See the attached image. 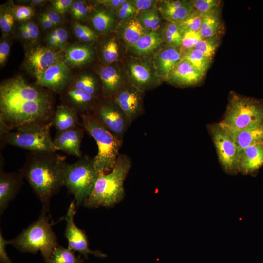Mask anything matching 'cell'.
Instances as JSON below:
<instances>
[{"label":"cell","mask_w":263,"mask_h":263,"mask_svg":"<svg viewBox=\"0 0 263 263\" xmlns=\"http://www.w3.org/2000/svg\"><path fill=\"white\" fill-rule=\"evenodd\" d=\"M52 110L50 94L21 77L7 80L0 85V117L11 130L28 123L46 122Z\"/></svg>","instance_id":"6da1fadb"},{"label":"cell","mask_w":263,"mask_h":263,"mask_svg":"<svg viewBox=\"0 0 263 263\" xmlns=\"http://www.w3.org/2000/svg\"><path fill=\"white\" fill-rule=\"evenodd\" d=\"M66 157L56 152H31L20 173L28 182L47 212L51 197L64 186Z\"/></svg>","instance_id":"7a4b0ae2"},{"label":"cell","mask_w":263,"mask_h":263,"mask_svg":"<svg viewBox=\"0 0 263 263\" xmlns=\"http://www.w3.org/2000/svg\"><path fill=\"white\" fill-rule=\"evenodd\" d=\"M131 166V159L125 154H119L110 173L98 174L91 193L83 203L84 206L108 207L120 201L125 193L124 182Z\"/></svg>","instance_id":"3957f363"},{"label":"cell","mask_w":263,"mask_h":263,"mask_svg":"<svg viewBox=\"0 0 263 263\" xmlns=\"http://www.w3.org/2000/svg\"><path fill=\"white\" fill-rule=\"evenodd\" d=\"M46 213L42 211L37 221L9 241V244L21 252L35 254L40 251L45 263L49 260L54 248L59 245Z\"/></svg>","instance_id":"277c9868"},{"label":"cell","mask_w":263,"mask_h":263,"mask_svg":"<svg viewBox=\"0 0 263 263\" xmlns=\"http://www.w3.org/2000/svg\"><path fill=\"white\" fill-rule=\"evenodd\" d=\"M83 128L95 141L98 151L94 158L98 174L112 169L119 155L123 141L109 131L90 112L81 114Z\"/></svg>","instance_id":"5b68a950"},{"label":"cell","mask_w":263,"mask_h":263,"mask_svg":"<svg viewBox=\"0 0 263 263\" xmlns=\"http://www.w3.org/2000/svg\"><path fill=\"white\" fill-rule=\"evenodd\" d=\"M263 121V101L230 91L228 103L219 123L230 130H240Z\"/></svg>","instance_id":"8992f818"},{"label":"cell","mask_w":263,"mask_h":263,"mask_svg":"<svg viewBox=\"0 0 263 263\" xmlns=\"http://www.w3.org/2000/svg\"><path fill=\"white\" fill-rule=\"evenodd\" d=\"M52 122L26 124L0 136L5 143L31 152H56L57 149L50 134Z\"/></svg>","instance_id":"52a82bcc"},{"label":"cell","mask_w":263,"mask_h":263,"mask_svg":"<svg viewBox=\"0 0 263 263\" xmlns=\"http://www.w3.org/2000/svg\"><path fill=\"white\" fill-rule=\"evenodd\" d=\"M98 173L94 158L82 156L72 164H67L64 172V184L74 195L75 207H78L89 196L94 186Z\"/></svg>","instance_id":"ba28073f"},{"label":"cell","mask_w":263,"mask_h":263,"mask_svg":"<svg viewBox=\"0 0 263 263\" xmlns=\"http://www.w3.org/2000/svg\"><path fill=\"white\" fill-rule=\"evenodd\" d=\"M207 127L223 170L231 175L239 174L240 151L231 135L219 122L209 124Z\"/></svg>","instance_id":"9c48e42d"},{"label":"cell","mask_w":263,"mask_h":263,"mask_svg":"<svg viewBox=\"0 0 263 263\" xmlns=\"http://www.w3.org/2000/svg\"><path fill=\"white\" fill-rule=\"evenodd\" d=\"M92 114L113 135L123 141L131 123L112 99V102L94 106Z\"/></svg>","instance_id":"30bf717a"},{"label":"cell","mask_w":263,"mask_h":263,"mask_svg":"<svg viewBox=\"0 0 263 263\" xmlns=\"http://www.w3.org/2000/svg\"><path fill=\"white\" fill-rule=\"evenodd\" d=\"M75 207V201L74 200L70 203L65 217L66 221L65 236L68 241V248L74 252H78L86 258L90 254L98 258L106 257L107 256L104 253L98 250L93 251L89 248L85 232L75 224L74 218L76 212Z\"/></svg>","instance_id":"8fae6325"},{"label":"cell","mask_w":263,"mask_h":263,"mask_svg":"<svg viewBox=\"0 0 263 263\" xmlns=\"http://www.w3.org/2000/svg\"><path fill=\"white\" fill-rule=\"evenodd\" d=\"M143 93L132 85L122 86L112 98L131 123L142 113Z\"/></svg>","instance_id":"7c38bea8"},{"label":"cell","mask_w":263,"mask_h":263,"mask_svg":"<svg viewBox=\"0 0 263 263\" xmlns=\"http://www.w3.org/2000/svg\"><path fill=\"white\" fill-rule=\"evenodd\" d=\"M36 78L38 85L60 91L70 82V71L64 61L60 59Z\"/></svg>","instance_id":"4fadbf2b"},{"label":"cell","mask_w":263,"mask_h":263,"mask_svg":"<svg viewBox=\"0 0 263 263\" xmlns=\"http://www.w3.org/2000/svg\"><path fill=\"white\" fill-rule=\"evenodd\" d=\"M60 60L56 53L48 47L38 46L26 55V68L36 77L48 67Z\"/></svg>","instance_id":"5bb4252c"},{"label":"cell","mask_w":263,"mask_h":263,"mask_svg":"<svg viewBox=\"0 0 263 263\" xmlns=\"http://www.w3.org/2000/svg\"><path fill=\"white\" fill-rule=\"evenodd\" d=\"M205 75V73L189 61L182 58L171 71L166 81L179 87L191 86L199 83Z\"/></svg>","instance_id":"9a60e30c"},{"label":"cell","mask_w":263,"mask_h":263,"mask_svg":"<svg viewBox=\"0 0 263 263\" xmlns=\"http://www.w3.org/2000/svg\"><path fill=\"white\" fill-rule=\"evenodd\" d=\"M83 131L82 128L77 126L65 131L57 132L53 139L54 146L57 150L80 158L82 156L80 147Z\"/></svg>","instance_id":"2e32d148"},{"label":"cell","mask_w":263,"mask_h":263,"mask_svg":"<svg viewBox=\"0 0 263 263\" xmlns=\"http://www.w3.org/2000/svg\"><path fill=\"white\" fill-rule=\"evenodd\" d=\"M182 51L180 47L166 46L156 55L154 67L156 75L166 80L169 74L182 59Z\"/></svg>","instance_id":"e0dca14e"},{"label":"cell","mask_w":263,"mask_h":263,"mask_svg":"<svg viewBox=\"0 0 263 263\" xmlns=\"http://www.w3.org/2000/svg\"><path fill=\"white\" fill-rule=\"evenodd\" d=\"M263 166V144L252 145L241 150L239 159V173L254 175Z\"/></svg>","instance_id":"ac0fdd59"},{"label":"cell","mask_w":263,"mask_h":263,"mask_svg":"<svg viewBox=\"0 0 263 263\" xmlns=\"http://www.w3.org/2000/svg\"><path fill=\"white\" fill-rule=\"evenodd\" d=\"M193 9L192 0H177L161 1L159 11L168 22L181 23Z\"/></svg>","instance_id":"d6986e66"},{"label":"cell","mask_w":263,"mask_h":263,"mask_svg":"<svg viewBox=\"0 0 263 263\" xmlns=\"http://www.w3.org/2000/svg\"><path fill=\"white\" fill-rule=\"evenodd\" d=\"M23 177L21 173H0V213L2 215L9 203L14 198L21 186Z\"/></svg>","instance_id":"ffe728a7"},{"label":"cell","mask_w":263,"mask_h":263,"mask_svg":"<svg viewBox=\"0 0 263 263\" xmlns=\"http://www.w3.org/2000/svg\"><path fill=\"white\" fill-rule=\"evenodd\" d=\"M128 72L132 86L141 92L150 89L156 81L150 67L141 61H133L129 64Z\"/></svg>","instance_id":"44dd1931"},{"label":"cell","mask_w":263,"mask_h":263,"mask_svg":"<svg viewBox=\"0 0 263 263\" xmlns=\"http://www.w3.org/2000/svg\"><path fill=\"white\" fill-rule=\"evenodd\" d=\"M224 128L231 135L240 152L242 150L249 146L263 144V121L240 130H230Z\"/></svg>","instance_id":"7402d4cb"},{"label":"cell","mask_w":263,"mask_h":263,"mask_svg":"<svg viewBox=\"0 0 263 263\" xmlns=\"http://www.w3.org/2000/svg\"><path fill=\"white\" fill-rule=\"evenodd\" d=\"M51 121L52 126L57 132L65 131L78 126L79 125L77 113L75 109L66 105L57 106Z\"/></svg>","instance_id":"603a6c76"},{"label":"cell","mask_w":263,"mask_h":263,"mask_svg":"<svg viewBox=\"0 0 263 263\" xmlns=\"http://www.w3.org/2000/svg\"><path fill=\"white\" fill-rule=\"evenodd\" d=\"M102 91L106 96L112 98L123 86L121 76L117 69L112 66H106L99 72Z\"/></svg>","instance_id":"cb8c5ba5"},{"label":"cell","mask_w":263,"mask_h":263,"mask_svg":"<svg viewBox=\"0 0 263 263\" xmlns=\"http://www.w3.org/2000/svg\"><path fill=\"white\" fill-rule=\"evenodd\" d=\"M66 97L70 103L74 106L73 109L77 113L78 110L82 114L89 112L95 106V97L85 92L74 87L68 89L66 92Z\"/></svg>","instance_id":"d4e9b609"},{"label":"cell","mask_w":263,"mask_h":263,"mask_svg":"<svg viewBox=\"0 0 263 263\" xmlns=\"http://www.w3.org/2000/svg\"><path fill=\"white\" fill-rule=\"evenodd\" d=\"M202 20L199 31L202 37H209L221 33L222 22L220 7L202 14Z\"/></svg>","instance_id":"484cf974"},{"label":"cell","mask_w":263,"mask_h":263,"mask_svg":"<svg viewBox=\"0 0 263 263\" xmlns=\"http://www.w3.org/2000/svg\"><path fill=\"white\" fill-rule=\"evenodd\" d=\"M93 53L86 46L75 45L68 48L65 55L64 62L71 66H80L91 61Z\"/></svg>","instance_id":"4316f807"},{"label":"cell","mask_w":263,"mask_h":263,"mask_svg":"<svg viewBox=\"0 0 263 263\" xmlns=\"http://www.w3.org/2000/svg\"><path fill=\"white\" fill-rule=\"evenodd\" d=\"M148 32L143 27L138 19H130L124 27L122 37L128 45L133 47L140 38Z\"/></svg>","instance_id":"83f0119b"},{"label":"cell","mask_w":263,"mask_h":263,"mask_svg":"<svg viewBox=\"0 0 263 263\" xmlns=\"http://www.w3.org/2000/svg\"><path fill=\"white\" fill-rule=\"evenodd\" d=\"M162 42L161 34L157 31L149 32L132 47L139 54H148L159 47Z\"/></svg>","instance_id":"f1b7e54d"},{"label":"cell","mask_w":263,"mask_h":263,"mask_svg":"<svg viewBox=\"0 0 263 263\" xmlns=\"http://www.w3.org/2000/svg\"><path fill=\"white\" fill-rule=\"evenodd\" d=\"M182 58L186 59L205 74L210 67L212 62V60L201 51L195 48L182 52Z\"/></svg>","instance_id":"f546056e"},{"label":"cell","mask_w":263,"mask_h":263,"mask_svg":"<svg viewBox=\"0 0 263 263\" xmlns=\"http://www.w3.org/2000/svg\"><path fill=\"white\" fill-rule=\"evenodd\" d=\"M84 259L81 256H76L74 251L60 246L54 248L52 255L46 263H83Z\"/></svg>","instance_id":"4dcf8cb0"},{"label":"cell","mask_w":263,"mask_h":263,"mask_svg":"<svg viewBox=\"0 0 263 263\" xmlns=\"http://www.w3.org/2000/svg\"><path fill=\"white\" fill-rule=\"evenodd\" d=\"M163 42L167 46L180 47L182 42V33L178 24L166 23L162 31Z\"/></svg>","instance_id":"1f68e13d"},{"label":"cell","mask_w":263,"mask_h":263,"mask_svg":"<svg viewBox=\"0 0 263 263\" xmlns=\"http://www.w3.org/2000/svg\"><path fill=\"white\" fill-rule=\"evenodd\" d=\"M220 41V34L209 37H202L194 48L200 50L212 60Z\"/></svg>","instance_id":"d6a6232c"},{"label":"cell","mask_w":263,"mask_h":263,"mask_svg":"<svg viewBox=\"0 0 263 263\" xmlns=\"http://www.w3.org/2000/svg\"><path fill=\"white\" fill-rule=\"evenodd\" d=\"M138 19L148 32L157 31L160 26L161 19L155 7L142 12Z\"/></svg>","instance_id":"836d02e7"},{"label":"cell","mask_w":263,"mask_h":263,"mask_svg":"<svg viewBox=\"0 0 263 263\" xmlns=\"http://www.w3.org/2000/svg\"><path fill=\"white\" fill-rule=\"evenodd\" d=\"M91 21L95 29L98 32L104 33L111 28L113 22V19L109 12L100 10L93 14Z\"/></svg>","instance_id":"e575fe53"},{"label":"cell","mask_w":263,"mask_h":263,"mask_svg":"<svg viewBox=\"0 0 263 263\" xmlns=\"http://www.w3.org/2000/svg\"><path fill=\"white\" fill-rule=\"evenodd\" d=\"M73 87L97 98L99 92L98 84L95 79L91 75L80 76L75 82Z\"/></svg>","instance_id":"d590c367"},{"label":"cell","mask_w":263,"mask_h":263,"mask_svg":"<svg viewBox=\"0 0 263 263\" xmlns=\"http://www.w3.org/2000/svg\"><path fill=\"white\" fill-rule=\"evenodd\" d=\"M202 20V14L193 9L186 18L178 24L180 31L188 30L199 32Z\"/></svg>","instance_id":"8d00e7d4"},{"label":"cell","mask_w":263,"mask_h":263,"mask_svg":"<svg viewBox=\"0 0 263 263\" xmlns=\"http://www.w3.org/2000/svg\"><path fill=\"white\" fill-rule=\"evenodd\" d=\"M104 61L107 63H112L117 61L119 57L118 45L114 38L109 39L104 44L102 49Z\"/></svg>","instance_id":"74e56055"},{"label":"cell","mask_w":263,"mask_h":263,"mask_svg":"<svg viewBox=\"0 0 263 263\" xmlns=\"http://www.w3.org/2000/svg\"><path fill=\"white\" fill-rule=\"evenodd\" d=\"M182 42L180 46L182 52L194 48L202 38L199 32L185 30L181 31Z\"/></svg>","instance_id":"f35d334b"},{"label":"cell","mask_w":263,"mask_h":263,"mask_svg":"<svg viewBox=\"0 0 263 263\" xmlns=\"http://www.w3.org/2000/svg\"><path fill=\"white\" fill-rule=\"evenodd\" d=\"M73 29L76 37L83 42H91L97 38L95 33L87 26L75 22Z\"/></svg>","instance_id":"ab89813d"},{"label":"cell","mask_w":263,"mask_h":263,"mask_svg":"<svg viewBox=\"0 0 263 263\" xmlns=\"http://www.w3.org/2000/svg\"><path fill=\"white\" fill-rule=\"evenodd\" d=\"M219 0H192L193 9L201 14L209 12L220 7Z\"/></svg>","instance_id":"60d3db41"},{"label":"cell","mask_w":263,"mask_h":263,"mask_svg":"<svg viewBox=\"0 0 263 263\" xmlns=\"http://www.w3.org/2000/svg\"><path fill=\"white\" fill-rule=\"evenodd\" d=\"M76 19H84L91 10L90 6L83 1H73L69 9Z\"/></svg>","instance_id":"b9f144b4"},{"label":"cell","mask_w":263,"mask_h":263,"mask_svg":"<svg viewBox=\"0 0 263 263\" xmlns=\"http://www.w3.org/2000/svg\"><path fill=\"white\" fill-rule=\"evenodd\" d=\"M15 23V18L12 13L5 12L1 14L0 18V27L5 34L10 33Z\"/></svg>","instance_id":"7bdbcfd3"},{"label":"cell","mask_w":263,"mask_h":263,"mask_svg":"<svg viewBox=\"0 0 263 263\" xmlns=\"http://www.w3.org/2000/svg\"><path fill=\"white\" fill-rule=\"evenodd\" d=\"M12 13L17 20H25L34 14V10L30 6H19L13 8Z\"/></svg>","instance_id":"ee69618b"},{"label":"cell","mask_w":263,"mask_h":263,"mask_svg":"<svg viewBox=\"0 0 263 263\" xmlns=\"http://www.w3.org/2000/svg\"><path fill=\"white\" fill-rule=\"evenodd\" d=\"M136 13H137L136 10L131 1L126 0L118 8L117 10L118 17L122 19H129Z\"/></svg>","instance_id":"f6af8a7d"},{"label":"cell","mask_w":263,"mask_h":263,"mask_svg":"<svg viewBox=\"0 0 263 263\" xmlns=\"http://www.w3.org/2000/svg\"><path fill=\"white\" fill-rule=\"evenodd\" d=\"M73 2L72 0H56L52 1V5L55 12L63 14L70 9Z\"/></svg>","instance_id":"bcb514c9"},{"label":"cell","mask_w":263,"mask_h":263,"mask_svg":"<svg viewBox=\"0 0 263 263\" xmlns=\"http://www.w3.org/2000/svg\"><path fill=\"white\" fill-rule=\"evenodd\" d=\"M137 13L143 12L154 7L157 1L152 0H133L131 1Z\"/></svg>","instance_id":"7dc6e473"},{"label":"cell","mask_w":263,"mask_h":263,"mask_svg":"<svg viewBox=\"0 0 263 263\" xmlns=\"http://www.w3.org/2000/svg\"><path fill=\"white\" fill-rule=\"evenodd\" d=\"M9 244V241L4 239L2 232L0 233V260L1 263H13L9 257L6 251V246Z\"/></svg>","instance_id":"c3c4849f"},{"label":"cell","mask_w":263,"mask_h":263,"mask_svg":"<svg viewBox=\"0 0 263 263\" xmlns=\"http://www.w3.org/2000/svg\"><path fill=\"white\" fill-rule=\"evenodd\" d=\"M29 33L31 39L37 38L39 35V30L37 26L33 22H29L21 25Z\"/></svg>","instance_id":"681fc988"},{"label":"cell","mask_w":263,"mask_h":263,"mask_svg":"<svg viewBox=\"0 0 263 263\" xmlns=\"http://www.w3.org/2000/svg\"><path fill=\"white\" fill-rule=\"evenodd\" d=\"M10 52V46L6 41L1 42L0 44V64L3 65L7 60Z\"/></svg>","instance_id":"f907efd6"},{"label":"cell","mask_w":263,"mask_h":263,"mask_svg":"<svg viewBox=\"0 0 263 263\" xmlns=\"http://www.w3.org/2000/svg\"><path fill=\"white\" fill-rule=\"evenodd\" d=\"M58 41L59 47H63L68 38V33L63 28L59 27L55 29Z\"/></svg>","instance_id":"816d5d0a"},{"label":"cell","mask_w":263,"mask_h":263,"mask_svg":"<svg viewBox=\"0 0 263 263\" xmlns=\"http://www.w3.org/2000/svg\"><path fill=\"white\" fill-rule=\"evenodd\" d=\"M41 16L51 21L54 25L57 24L61 21L60 15L55 11H48L44 13Z\"/></svg>","instance_id":"f5cc1de1"},{"label":"cell","mask_w":263,"mask_h":263,"mask_svg":"<svg viewBox=\"0 0 263 263\" xmlns=\"http://www.w3.org/2000/svg\"><path fill=\"white\" fill-rule=\"evenodd\" d=\"M126 1L125 0H98L97 1L105 6L118 9Z\"/></svg>","instance_id":"db71d44e"},{"label":"cell","mask_w":263,"mask_h":263,"mask_svg":"<svg viewBox=\"0 0 263 263\" xmlns=\"http://www.w3.org/2000/svg\"><path fill=\"white\" fill-rule=\"evenodd\" d=\"M49 45L53 48L59 47L58 41L55 30L52 31L47 37Z\"/></svg>","instance_id":"11a10c76"},{"label":"cell","mask_w":263,"mask_h":263,"mask_svg":"<svg viewBox=\"0 0 263 263\" xmlns=\"http://www.w3.org/2000/svg\"><path fill=\"white\" fill-rule=\"evenodd\" d=\"M40 20L43 28L45 29L51 28L55 25L53 23L42 16L40 17Z\"/></svg>","instance_id":"9f6ffc18"},{"label":"cell","mask_w":263,"mask_h":263,"mask_svg":"<svg viewBox=\"0 0 263 263\" xmlns=\"http://www.w3.org/2000/svg\"><path fill=\"white\" fill-rule=\"evenodd\" d=\"M19 30L21 35L24 39L28 40L31 39L29 33L24 28L20 26L19 27Z\"/></svg>","instance_id":"6f0895ef"},{"label":"cell","mask_w":263,"mask_h":263,"mask_svg":"<svg viewBox=\"0 0 263 263\" xmlns=\"http://www.w3.org/2000/svg\"><path fill=\"white\" fill-rule=\"evenodd\" d=\"M31 1V3L33 5H38L44 3L45 1L42 0H33Z\"/></svg>","instance_id":"680465c9"}]
</instances>
